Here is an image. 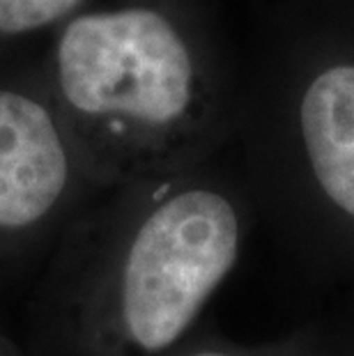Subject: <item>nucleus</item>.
<instances>
[{"label": "nucleus", "mask_w": 354, "mask_h": 356, "mask_svg": "<svg viewBox=\"0 0 354 356\" xmlns=\"http://www.w3.org/2000/svg\"><path fill=\"white\" fill-rule=\"evenodd\" d=\"M186 170L86 204L51 251L35 299V356H166L235 267L242 216Z\"/></svg>", "instance_id": "1"}, {"label": "nucleus", "mask_w": 354, "mask_h": 356, "mask_svg": "<svg viewBox=\"0 0 354 356\" xmlns=\"http://www.w3.org/2000/svg\"><path fill=\"white\" fill-rule=\"evenodd\" d=\"M49 92L97 191L186 170L225 120L223 79L191 0H120L42 51Z\"/></svg>", "instance_id": "2"}, {"label": "nucleus", "mask_w": 354, "mask_h": 356, "mask_svg": "<svg viewBox=\"0 0 354 356\" xmlns=\"http://www.w3.org/2000/svg\"><path fill=\"white\" fill-rule=\"evenodd\" d=\"M0 42V274L56 241L95 193L49 92L42 53Z\"/></svg>", "instance_id": "3"}, {"label": "nucleus", "mask_w": 354, "mask_h": 356, "mask_svg": "<svg viewBox=\"0 0 354 356\" xmlns=\"http://www.w3.org/2000/svg\"><path fill=\"white\" fill-rule=\"evenodd\" d=\"M297 134L322 193L354 218V58L327 60L308 74Z\"/></svg>", "instance_id": "4"}, {"label": "nucleus", "mask_w": 354, "mask_h": 356, "mask_svg": "<svg viewBox=\"0 0 354 356\" xmlns=\"http://www.w3.org/2000/svg\"><path fill=\"white\" fill-rule=\"evenodd\" d=\"M120 0H0V42H30L70 19Z\"/></svg>", "instance_id": "5"}, {"label": "nucleus", "mask_w": 354, "mask_h": 356, "mask_svg": "<svg viewBox=\"0 0 354 356\" xmlns=\"http://www.w3.org/2000/svg\"><path fill=\"white\" fill-rule=\"evenodd\" d=\"M0 356H24L3 331H0Z\"/></svg>", "instance_id": "6"}, {"label": "nucleus", "mask_w": 354, "mask_h": 356, "mask_svg": "<svg viewBox=\"0 0 354 356\" xmlns=\"http://www.w3.org/2000/svg\"><path fill=\"white\" fill-rule=\"evenodd\" d=\"M184 356H235V354L221 352V350H198V352H191V354H184Z\"/></svg>", "instance_id": "7"}]
</instances>
